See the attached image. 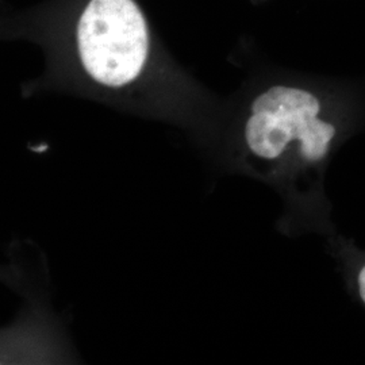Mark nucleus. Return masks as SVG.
<instances>
[{
    "label": "nucleus",
    "mask_w": 365,
    "mask_h": 365,
    "mask_svg": "<svg viewBox=\"0 0 365 365\" xmlns=\"http://www.w3.org/2000/svg\"><path fill=\"white\" fill-rule=\"evenodd\" d=\"M24 30L64 54L95 87L129 91L160 58L161 46L138 0H56Z\"/></svg>",
    "instance_id": "obj_1"
},
{
    "label": "nucleus",
    "mask_w": 365,
    "mask_h": 365,
    "mask_svg": "<svg viewBox=\"0 0 365 365\" xmlns=\"http://www.w3.org/2000/svg\"><path fill=\"white\" fill-rule=\"evenodd\" d=\"M321 110L313 92L300 87L277 84L260 92L244 126L249 150L262 160H276L295 144L307 161L322 160L336 129L319 117Z\"/></svg>",
    "instance_id": "obj_2"
},
{
    "label": "nucleus",
    "mask_w": 365,
    "mask_h": 365,
    "mask_svg": "<svg viewBox=\"0 0 365 365\" xmlns=\"http://www.w3.org/2000/svg\"><path fill=\"white\" fill-rule=\"evenodd\" d=\"M359 289H360V295L365 302V267L361 269V272L359 274Z\"/></svg>",
    "instance_id": "obj_3"
}]
</instances>
